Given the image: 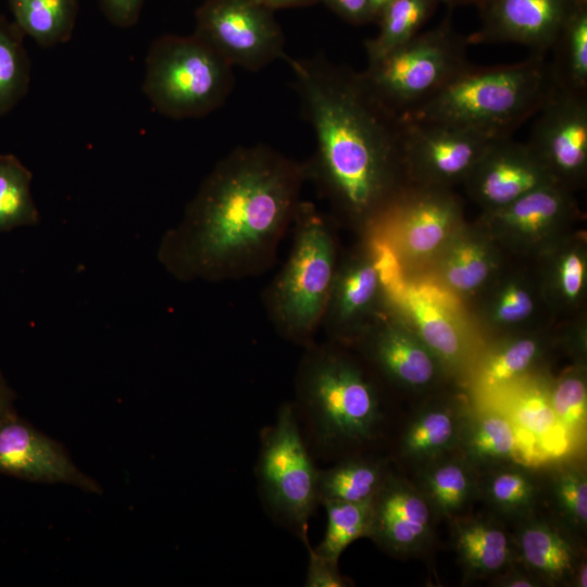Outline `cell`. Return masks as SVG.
Returning a JSON list of instances; mask_svg holds the SVG:
<instances>
[{"mask_svg":"<svg viewBox=\"0 0 587 587\" xmlns=\"http://www.w3.org/2000/svg\"><path fill=\"white\" fill-rule=\"evenodd\" d=\"M305 163L263 143L220 160L163 236L158 259L182 282L258 276L275 261L301 202Z\"/></svg>","mask_w":587,"mask_h":587,"instance_id":"obj_1","label":"cell"},{"mask_svg":"<svg viewBox=\"0 0 587 587\" xmlns=\"http://www.w3.org/2000/svg\"><path fill=\"white\" fill-rule=\"evenodd\" d=\"M284 60L315 136L308 179L337 212L373 230L399 201L407 170L401 116L373 95L361 72L324 57Z\"/></svg>","mask_w":587,"mask_h":587,"instance_id":"obj_2","label":"cell"},{"mask_svg":"<svg viewBox=\"0 0 587 587\" xmlns=\"http://www.w3.org/2000/svg\"><path fill=\"white\" fill-rule=\"evenodd\" d=\"M553 88L549 61L542 54L497 66L470 64L401 117L462 127L494 139L511 137L537 114Z\"/></svg>","mask_w":587,"mask_h":587,"instance_id":"obj_3","label":"cell"},{"mask_svg":"<svg viewBox=\"0 0 587 587\" xmlns=\"http://www.w3.org/2000/svg\"><path fill=\"white\" fill-rule=\"evenodd\" d=\"M294 238L282 270L263 292L275 330L308 347L315 341L337 266V249L328 218L313 202L299 203Z\"/></svg>","mask_w":587,"mask_h":587,"instance_id":"obj_4","label":"cell"},{"mask_svg":"<svg viewBox=\"0 0 587 587\" xmlns=\"http://www.w3.org/2000/svg\"><path fill=\"white\" fill-rule=\"evenodd\" d=\"M296 390L298 403L327 447L363 444L382 420L378 398L362 370L332 342L305 347Z\"/></svg>","mask_w":587,"mask_h":587,"instance_id":"obj_5","label":"cell"},{"mask_svg":"<svg viewBox=\"0 0 587 587\" xmlns=\"http://www.w3.org/2000/svg\"><path fill=\"white\" fill-rule=\"evenodd\" d=\"M233 87V66L196 34L163 35L151 43L142 92L160 114L203 117L225 103Z\"/></svg>","mask_w":587,"mask_h":587,"instance_id":"obj_6","label":"cell"},{"mask_svg":"<svg viewBox=\"0 0 587 587\" xmlns=\"http://www.w3.org/2000/svg\"><path fill=\"white\" fill-rule=\"evenodd\" d=\"M467 47L466 37L447 17L383 58L367 62L361 74L373 95L402 116L471 64Z\"/></svg>","mask_w":587,"mask_h":587,"instance_id":"obj_7","label":"cell"},{"mask_svg":"<svg viewBox=\"0 0 587 587\" xmlns=\"http://www.w3.org/2000/svg\"><path fill=\"white\" fill-rule=\"evenodd\" d=\"M257 473L270 512L307 542L309 519L319 504V471L289 403L279 408L276 422L262 436Z\"/></svg>","mask_w":587,"mask_h":587,"instance_id":"obj_8","label":"cell"},{"mask_svg":"<svg viewBox=\"0 0 587 587\" xmlns=\"http://www.w3.org/2000/svg\"><path fill=\"white\" fill-rule=\"evenodd\" d=\"M193 34L233 67L251 72L287 55L272 10L254 0H203L196 11Z\"/></svg>","mask_w":587,"mask_h":587,"instance_id":"obj_9","label":"cell"},{"mask_svg":"<svg viewBox=\"0 0 587 587\" xmlns=\"http://www.w3.org/2000/svg\"><path fill=\"white\" fill-rule=\"evenodd\" d=\"M580 0H484L469 46L516 43L546 55Z\"/></svg>","mask_w":587,"mask_h":587,"instance_id":"obj_10","label":"cell"},{"mask_svg":"<svg viewBox=\"0 0 587 587\" xmlns=\"http://www.w3.org/2000/svg\"><path fill=\"white\" fill-rule=\"evenodd\" d=\"M547 172L583 174L587 164V95L553 88L526 143Z\"/></svg>","mask_w":587,"mask_h":587,"instance_id":"obj_11","label":"cell"},{"mask_svg":"<svg viewBox=\"0 0 587 587\" xmlns=\"http://www.w3.org/2000/svg\"><path fill=\"white\" fill-rule=\"evenodd\" d=\"M402 118V117H401ZM405 167L435 182L470 174L494 138L447 124L402 118Z\"/></svg>","mask_w":587,"mask_h":587,"instance_id":"obj_12","label":"cell"},{"mask_svg":"<svg viewBox=\"0 0 587 587\" xmlns=\"http://www.w3.org/2000/svg\"><path fill=\"white\" fill-rule=\"evenodd\" d=\"M0 473L35 482L65 483L100 492L99 485L73 463L60 444L15 412L0 422Z\"/></svg>","mask_w":587,"mask_h":587,"instance_id":"obj_13","label":"cell"},{"mask_svg":"<svg viewBox=\"0 0 587 587\" xmlns=\"http://www.w3.org/2000/svg\"><path fill=\"white\" fill-rule=\"evenodd\" d=\"M432 513L417 487L389 474L372 500L369 538L390 553H416L430 539Z\"/></svg>","mask_w":587,"mask_h":587,"instance_id":"obj_14","label":"cell"},{"mask_svg":"<svg viewBox=\"0 0 587 587\" xmlns=\"http://www.w3.org/2000/svg\"><path fill=\"white\" fill-rule=\"evenodd\" d=\"M470 174L478 198L498 209L552 184L551 175L529 147L513 141L512 136L491 140Z\"/></svg>","mask_w":587,"mask_h":587,"instance_id":"obj_15","label":"cell"},{"mask_svg":"<svg viewBox=\"0 0 587 587\" xmlns=\"http://www.w3.org/2000/svg\"><path fill=\"white\" fill-rule=\"evenodd\" d=\"M379 286L371 246L367 255L336 266L321 325L330 340L347 338L373 304Z\"/></svg>","mask_w":587,"mask_h":587,"instance_id":"obj_16","label":"cell"},{"mask_svg":"<svg viewBox=\"0 0 587 587\" xmlns=\"http://www.w3.org/2000/svg\"><path fill=\"white\" fill-rule=\"evenodd\" d=\"M515 545L528 572L542 583L557 585L572 579L579 558L561 527L529 515L517 528Z\"/></svg>","mask_w":587,"mask_h":587,"instance_id":"obj_17","label":"cell"},{"mask_svg":"<svg viewBox=\"0 0 587 587\" xmlns=\"http://www.w3.org/2000/svg\"><path fill=\"white\" fill-rule=\"evenodd\" d=\"M367 337L370 357L390 379L410 387L425 386L434 379V358L407 333L386 325Z\"/></svg>","mask_w":587,"mask_h":587,"instance_id":"obj_18","label":"cell"},{"mask_svg":"<svg viewBox=\"0 0 587 587\" xmlns=\"http://www.w3.org/2000/svg\"><path fill=\"white\" fill-rule=\"evenodd\" d=\"M467 415L454 405L435 404L417 412L400 439V452L408 460L426 463L459 447Z\"/></svg>","mask_w":587,"mask_h":587,"instance_id":"obj_19","label":"cell"},{"mask_svg":"<svg viewBox=\"0 0 587 587\" xmlns=\"http://www.w3.org/2000/svg\"><path fill=\"white\" fill-rule=\"evenodd\" d=\"M419 489L433 512L448 517H459L478 492L475 467L462 455L450 453L423 464Z\"/></svg>","mask_w":587,"mask_h":587,"instance_id":"obj_20","label":"cell"},{"mask_svg":"<svg viewBox=\"0 0 587 587\" xmlns=\"http://www.w3.org/2000/svg\"><path fill=\"white\" fill-rule=\"evenodd\" d=\"M453 546L466 572L477 577L501 573L513 559L507 532L495 522L479 517L455 521Z\"/></svg>","mask_w":587,"mask_h":587,"instance_id":"obj_21","label":"cell"},{"mask_svg":"<svg viewBox=\"0 0 587 587\" xmlns=\"http://www.w3.org/2000/svg\"><path fill=\"white\" fill-rule=\"evenodd\" d=\"M540 490L533 471L509 461L487 469L478 482V492L486 503L498 514L513 519L523 520L532 514Z\"/></svg>","mask_w":587,"mask_h":587,"instance_id":"obj_22","label":"cell"},{"mask_svg":"<svg viewBox=\"0 0 587 587\" xmlns=\"http://www.w3.org/2000/svg\"><path fill=\"white\" fill-rule=\"evenodd\" d=\"M80 0H8L13 22L45 48L67 42L74 33Z\"/></svg>","mask_w":587,"mask_h":587,"instance_id":"obj_23","label":"cell"},{"mask_svg":"<svg viewBox=\"0 0 587 587\" xmlns=\"http://www.w3.org/2000/svg\"><path fill=\"white\" fill-rule=\"evenodd\" d=\"M549 61L553 86L587 95V0H580L560 32Z\"/></svg>","mask_w":587,"mask_h":587,"instance_id":"obj_24","label":"cell"},{"mask_svg":"<svg viewBox=\"0 0 587 587\" xmlns=\"http://www.w3.org/2000/svg\"><path fill=\"white\" fill-rule=\"evenodd\" d=\"M458 448L475 469L487 470L513 457L516 436L511 422L499 413L467 415Z\"/></svg>","mask_w":587,"mask_h":587,"instance_id":"obj_25","label":"cell"},{"mask_svg":"<svg viewBox=\"0 0 587 587\" xmlns=\"http://www.w3.org/2000/svg\"><path fill=\"white\" fill-rule=\"evenodd\" d=\"M389 473L382 462L366 458L344 460L319 471V503L372 501Z\"/></svg>","mask_w":587,"mask_h":587,"instance_id":"obj_26","label":"cell"},{"mask_svg":"<svg viewBox=\"0 0 587 587\" xmlns=\"http://www.w3.org/2000/svg\"><path fill=\"white\" fill-rule=\"evenodd\" d=\"M441 0H392L377 21V35L364 43L367 62L376 61L416 36Z\"/></svg>","mask_w":587,"mask_h":587,"instance_id":"obj_27","label":"cell"},{"mask_svg":"<svg viewBox=\"0 0 587 587\" xmlns=\"http://www.w3.org/2000/svg\"><path fill=\"white\" fill-rule=\"evenodd\" d=\"M404 207V246L413 254L432 252L442 241L453 217L452 202L444 195L433 192L423 193Z\"/></svg>","mask_w":587,"mask_h":587,"instance_id":"obj_28","label":"cell"},{"mask_svg":"<svg viewBox=\"0 0 587 587\" xmlns=\"http://www.w3.org/2000/svg\"><path fill=\"white\" fill-rule=\"evenodd\" d=\"M24 38L13 21L0 15V117L11 112L29 89L30 61Z\"/></svg>","mask_w":587,"mask_h":587,"instance_id":"obj_29","label":"cell"},{"mask_svg":"<svg viewBox=\"0 0 587 587\" xmlns=\"http://www.w3.org/2000/svg\"><path fill=\"white\" fill-rule=\"evenodd\" d=\"M32 172L13 154H0V232L38 223Z\"/></svg>","mask_w":587,"mask_h":587,"instance_id":"obj_30","label":"cell"},{"mask_svg":"<svg viewBox=\"0 0 587 587\" xmlns=\"http://www.w3.org/2000/svg\"><path fill=\"white\" fill-rule=\"evenodd\" d=\"M400 302L409 310L422 339L433 352L448 361L459 354L461 341L446 308L427 298L417 286H407Z\"/></svg>","mask_w":587,"mask_h":587,"instance_id":"obj_31","label":"cell"},{"mask_svg":"<svg viewBox=\"0 0 587 587\" xmlns=\"http://www.w3.org/2000/svg\"><path fill=\"white\" fill-rule=\"evenodd\" d=\"M326 529L321 544L313 549L317 554L338 562L350 544L369 537L372 521V501H325Z\"/></svg>","mask_w":587,"mask_h":587,"instance_id":"obj_32","label":"cell"},{"mask_svg":"<svg viewBox=\"0 0 587 587\" xmlns=\"http://www.w3.org/2000/svg\"><path fill=\"white\" fill-rule=\"evenodd\" d=\"M564 208V198L553 184L544 185L499 208L500 218L509 226L526 233L544 229Z\"/></svg>","mask_w":587,"mask_h":587,"instance_id":"obj_33","label":"cell"},{"mask_svg":"<svg viewBox=\"0 0 587 587\" xmlns=\"http://www.w3.org/2000/svg\"><path fill=\"white\" fill-rule=\"evenodd\" d=\"M550 496L564 526L585 532L587 526V476L576 465L557 467L550 476Z\"/></svg>","mask_w":587,"mask_h":587,"instance_id":"obj_34","label":"cell"},{"mask_svg":"<svg viewBox=\"0 0 587 587\" xmlns=\"http://www.w3.org/2000/svg\"><path fill=\"white\" fill-rule=\"evenodd\" d=\"M538 354V344L520 339L492 354L485 363L480 383L486 388H498L522 375Z\"/></svg>","mask_w":587,"mask_h":587,"instance_id":"obj_35","label":"cell"},{"mask_svg":"<svg viewBox=\"0 0 587 587\" xmlns=\"http://www.w3.org/2000/svg\"><path fill=\"white\" fill-rule=\"evenodd\" d=\"M557 422L566 432L580 436L586 428L587 389L585 380L578 375H567L558 382L549 396Z\"/></svg>","mask_w":587,"mask_h":587,"instance_id":"obj_36","label":"cell"},{"mask_svg":"<svg viewBox=\"0 0 587 587\" xmlns=\"http://www.w3.org/2000/svg\"><path fill=\"white\" fill-rule=\"evenodd\" d=\"M489 272L484 251L476 245L463 243L455 248L446 265L448 283L459 290L479 286Z\"/></svg>","mask_w":587,"mask_h":587,"instance_id":"obj_37","label":"cell"},{"mask_svg":"<svg viewBox=\"0 0 587 587\" xmlns=\"http://www.w3.org/2000/svg\"><path fill=\"white\" fill-rule=\"evenodd\" d=\"M512 411L515 421L535 435L546 434L558 423L549 397L540 391L519 398Z\"/></svg>","mask_w":587,"mask_h":587,"instance_id":"obj_38","label":"cell"},{"mask_svg":"<svg viewBox=\"0 0 587 587\" xmlns=\"http://www.w3.org/2000/svg\"><path fill=\"white\" fill-rule=\"evenodd\" d=\"M348 582L338 570V562L326 559L309 548V565L304 586L345 587Z\"/></svg>","mask_w":587,"mask_h":587,"instance_id":"obj_39","label":"cell"},{"mask_svg":"<svg viewBox=\"0 0 587 587\" xmlns=\"http://www.w3.org/2000/svg\"><path fill=\"white\" fill-rule=\"evenodd\" d=\"M533 301L522 288L510 286L501 295L497 305V317L505 323L522 321L530 314Z\"/></svg>","mask_w":587,"mask_h":587,"instance_id":"obj_40","label":"cell"},{"mask_svg":"<svg viewBox=\"0 0 587 587\" xmlns=\"http://www.w3.org/2000/svg\"><path fill=\"white\" fill-rule=\"evenodd\" d=\"M145 0H99L105 18L114 26L127 28L134 26L140 16Z\"/></svg>","mask_w":587,"mask_h":587,"instance_id":"obj_41","label":"cell"},{"mask_svg":"<svg viewBox=\"0 0 587 587\" xmlns=\"http://www.w3.org/2000/svg\"><path fill=\"white\" fill-rule=\"evenodd\" d=\"M561 286L566 297L574 299L579 294L585 274L583 260L576 253L567 254L561 265Z\"/></svg>","mask_w":587,"mask_h":587,"instance_id":"obj_42","label":"cell"},{"mask_svg":"<svg viewBox=\"0 0 587 587\" xmlns=\"http://www.w3.org/2000/svg\"><path fill=\"white\" fill-rule=\"evenodd\" d=\"M336 14L352 24L372 22L369 0H321Z\"/></svg>","mask_w":587,"mask_h":587,"instance_id":"obj_43","label":"cell"},{"mask_svg":"<svg viewBox=\"0 0 587 587\" xmlns=\"http://www.w3.org/2000/svg\"><path fill=\"white\" fill-rule=\"evenodd\" d=\"M496 583L497 586L501 587H538L542 585V582L530 572L523 573L520 571L501 575Z\"/></svg>","mask_w":587,"mask_h":587,"instance_id":"obj_44","label":"cell"},{"mask_svg":"<svg viewBox=\"0 0 587 587\" xmlns=\"http://www.w3.org/2000/svg\"><path fill=\"white\" fill-rule=\"evenodd\" d=\"M14 395L0 373V422L14 413Z\"/></svg>","mask_w":587,"mask_h":587,"instance_id":"obj_45","label":"cell"},{"mask_svg":"<svg viewBox=\"0 0 587 587\" xmlns=\"http://www.w3.org/2000/svg\"><path fill=\"white\" fill-rule=\"evenodd\" d=\"M258 4L268 9H280L296 5H303L315 2L317 0H254Z\"/></svg>","mask_w":587,"mask_h":587,"instance_id":"obj_46","label":"cell"},{"mask_svg":"<svg viewBox=\"0 0 587 587\" xmlns=\"http://www.w3.org/2000/svg\"><path fill=\"white\" fill-rule=\"evenodd\" d=\"M573 585L575 587H586L587 586V563L586 561L579 559L573 577H572Z\"/></svg>","mask_w":587,"mask_h":587,"instance_id":"obj_47","label":"cell"},{"mask_svg":"<svg viewBox=\"0 0 587 587\" xmlns=\"http://www.w3.org/2000/svg\"><path fill=\"white\" fill-rule=\"evenodd\" d=\"M392 0H369L372 22H376L385 7Z\"/></svg>","mask_w":587,"mask_h":587,"instance_id":"obj_48","label":"cell"},{"mask_svg":"<svg viewBox=\"0 0 587 587\" xmlns=\"http://www.w3.org/2000/svg\"><path fill=\"white\" fill-rule=\"evenodd\" d=\"M450 5L475 4L479 7L484 0H441Z\"/></svg>","mask_w":587,"mask_h":587,"instance_id":"obj_49","label":"cell"}]
</instances>
